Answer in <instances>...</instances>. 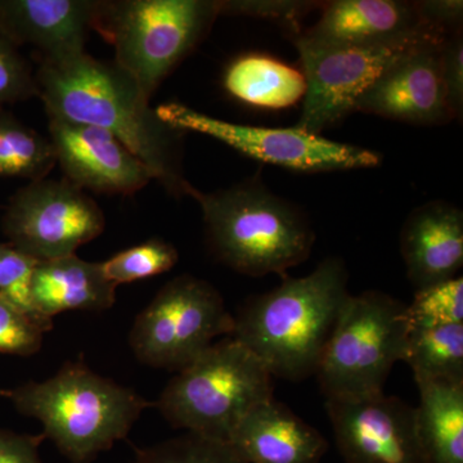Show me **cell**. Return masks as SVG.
Segmentation results:
<instances>
[{
  "instance_id": "obj_1",
  "label": "cell",
  "mask_w": 463,
  "mask_h": 463,
  "mask_svg": "<svg viewBox=\"0 0 463 463\" xmlns=\"http://www.w3.org/2000/svg\"><path fill=\"white\" fill-rule=\"evenodd\" d=\"M35 79L47 116L108 130L148 167L167 194L175 199L188 196L192 184L183 167L187 133L161 120L132 76L85 52L39 62Z\"/></svg>"
},
{
  "instance_id": "obj_2",
  "label": "cell",
  "mask_w": 463,
  "mask_h": 463,
  "mask_svg": "<svg viewBox=\"0 0 463 463\" xmlns=\"http://www.w3.org/2000/svg\"><path fill=\"white\" fill-rule=\"evenodd\" d=\"M343 259H325L301 279L283 276L272 291L251 297L234 317L232 337L258 356L272 377L315 376L350 292Z\"/></svg>"
},
{
  "instance_id": "obj_3",
  "label": "cell",
  "mask_w": 463,
  "mask_h": 463,
  "mask_svg": "<svg viewBox=\"0 0 463 463\" xmlns=\"http://www.w3.org/2000/svg\"><path fill=\"white\" fill-rule=\"evenodd\" d=\"M23 416L38 420L71 463H91L124 440L143 411L152 407L136 390L93 373L83 361L67 362L44 381H27L5 389Z\"/></svg>"
},
{
  "instance_id": "obj_4",
  "label": "cell",
  "mask_w": 463,
  "mask_h": 463,
  "mask_svg": "<svg viewBox=\"0 0 463 463\" xmlns=\"http://www.w3.org/2000/svg\"><path fill=\"white\" fill-rule=\"evenodd\" d=\"M188 196L203 212L210 251L245 276H286L315 246L307 215L270 192L259 176L214 192L192 185Z\"/></svg>"
},
{
  "instance_id": "obj_5",
  "label": "cell",
  "mask_w": 463,
  "mask_h": 463,
  "mask_svg": "<svg viewBox=\"0 0 463 463\" xmlns=\"http://www.w3.org/2000/svg\"><path fill=\"white\" fill-rule=\"evenodd\" d=\"M219 16L218 0H99L94 32L151 99Z\"/></svg>"
},
{
  "instance_id": "obj_6",
  "label": "cell",
  "mask_w": 463,
  "mask_h": 463,
  "mask_svg": "<svg viewBox=\"0 0 463 463\" xmlns=\"http://www.w3.org/2000/svg\"><path fill=\"white\" fill-rule=\"evenodd\" d=\"M270 398L272 374L228 336L176 373L154 405L173 428L228 441L241 420Z\"/></svg>"
},
{
  "instance_id": "obj_7",
  "label": "cell",
  "mask_w": 463,
  "mask_h": 463,
  "mask_svg": "<svg viewBox=\"0 0 463 463\" xmlns=\"http://www.w3.org/2000/svg\"><path fill=\"white\" fill-rule=\"evenodd\" d=\"M410 331L398 298L374 289L350 295L315 374L326 399L383 392L392 367L403 362Z\"/></svg>"
},
{
  "instance_id": "obj_8",
  "label": "cell",
  "mask_w": 463,
  "mask_h": 463,
  "mask_svg": "<svg viewBox=\"0 0 463 463\" xmlns=\"http://www.w3.org/2000/svg\"><path fill=\"white\" fill-rule=\"evenodd\" d=\"M234 317L205 279L182 274L163 286L134 319L129 345L141 364L179 373L214 344L232 336Z\"/></svg>"
},
{
  "instance_id": "obj_9",
  "label": "cell",
  "mask_w": 463,
  "mask_h": 463,
  "mask_svg": "<svg viewBox=\"0 0 463 463\" xmlns=\"http://www.w3.org/2000/svg\"><path fill=\"white\" fill-rule=\"evenodd\" d=\"M161 120L182 132L200 133L246 156L301 173L344 172L379 166L371 149L323 138L298 128H264L230 123L179 102L157 106Z\"/></svg>"
},
{
  "instance_id": "obj_10",
  "label": "cell",
  "mask_w": 463,
  "mask_h": 463,
  "mask_svg": "<svg viewBox=\"0 0 463 463\" xmlns=\"http://www.w3.org/2000/svg\"><path fill=\"white\" fill-rule=\"evenodd\" d=\"M390 44L332 45L294 36L307 91L297 128L321 136L323 130L354 112L356 102L386 70L425 39Z\"/></svg>"
},
{
  "instance_id": "obj_11",
  "label": "cell",
  "mask_w": 463,
  "mask_h": 463,
  "mask_svg": "<svg viewBox=\"0 0 463 463\" xmlns=\"http://www.w3.org/2000/svg\"><path fill=\"white\" fill-rule=\"evenodd\" d=\"M105 227L103 210L87 192L50 176L20 188L2 218L9 245L38 261L74 255Z\"/></svg>"
},
{
  "instance_id": "obj_12",
  "label": "cell",
  "mask_w": 463,
  "mask_h": 463,
  "mask_svg": "<svg viewBox=\"0 0 463 463\" xmlns=\"http://www.w3.org/2000/svg\"><path fill=\"white\" fill-rule=\"evenodd\" d=\"M326 411L346 463H425L416 407L401 398L326 399Z\"/></svg>"
},
{
  "instance_id": "obj_13",
  "label": "cell",
  "mask_w": 463,
  "mask_h": 463,
  "mask_svg": "<svg viewBox=\"0 0 463 463\" xmlns=\"http://www.w3.org/2000/svg\"><path fill=\"white\" fill-rule=\"evenodd\" d=\"M48 132L63 178L85 192L132 196L154 181L148 167L102 128L48 116Z\"/></svg>"
},
{
  "instance_id": "obj_14",
  "label": "cell",
  "mask_w": 463,
  "mask_h": 463,
  "mask_svg": "<svg viewBox=\"0 0 463 463\" xmlns=\"http://www.w3.org/2000/svg\"><path fill=\"white\" fill-rule=\"evenodd\" d=\"M446 38L425 39L404 54L358 99L354 111L413 125L449 123L453 115L440 71V50Z\"/></svg>"
},
{
  "instance_id": "obj_15",
  "label": "cell",
  "mask_w": 463,
  "mask_h": 463,
  "mask_svg": "<svg viewBox=\"0 0 463 463\" xmlns=\"http://www.w3.org/2000/svg\"><path fill=\"white\" fill-rule=\"evenodd\" d=\"M99 0H0V32L38 52L39 62L85 53Z\"/></svg>"
},
{
  "instance_id": "obj_16",
  "label": "cell",
  "mask_w": 463,
  "mask_h": 463,
  "mask_svg": "<svg viewBox=\"0 0 463 463\" xmlns=\"http://www.w3.org/2000/svg\"><path fill=\"white\" fill-rule=\"evenodd\" d=\"M435 33L444 35L422 23L414 2L335 0L325 5L316 25L303 35L321 44L376 45Z\"/></svg>"
},
{
  "instance_id": "obj_17",
  "label": "cell",
  "mask_w": 463,
  "mask_h": 463,
  "mask_svg": "<svg viewBox=\"0 0 463 463\" xmlns=\"http://www.w3.org/2000/svg\"><path fill=\"white\" fill-rule=\"evenodd\" d=\"M401 254L416 289L447 281L463 264V213L434 200L416 207L401 231Z\"/></svg>"
},
{
  "instance_id": "obj_18",
  "label": "cell",
  "mask_w": 463,
  "mask_h": 463,
  "mask_svg": "<svg viewBox=\"0 0 463 463\" xmlns=\"http://www.w3.org/2000/svg\"><path fill=\"white\" fill-rule=\"evenodd\" d=\"M228 441L248 463H319L328 450L321 432L274 397L255 405Z\"/></svg>"
},
{
  "instance_id": "obj_19",
  "label": "cell",
  "mask_w": 463,
  "mask_h": 463,
  "mask_svg": "<svg viewBox=\"0 0 463 463\" xmlns=\"http://www.w3.org/2000/svg\"><path fill=\"white\" fill-rule=\"evenodd\" d=\"M118 286L109 282L102 263L78 255L39 261L33 274L32 301L36 315L53 322L69 310L103 312L115 306Z\"/></svg>"
},
{
  "instance_id": "obj_20",
  "label": "cell",
  "mask_w": 463,
  "mask_h": 463,
  "mask_svg": "<svg viewBox=\"0 0 463 463\" xmlns=\"http://www.w3.org/2000/svg\"><path fill=\"white\" fill-rule=\"evenodd\" d=\"M225 91L259 109L291 108L304 99L306 78L300 70L265 54H243L232 61L223 76Z\"/></svg>"
},
{
  "instance_id": "obj_21",
  "label": "cell",
  "mask_w": 463,
  "mask_h": 463,
  "mask_svg": "<svg viewBox=\"0 0 463 463\" xmlns=\"http://www.w3.org/2000/svg\"><path fill=\"white\" fill-rule=\"evenodd\" d=\"M417 431L425 463H463V383H417Z\"/></svg>"
},
{
  "instance_id": "obj_22",
  "label": "cell",
  "mask_w": 463,
  "mask_h": 463,
  "mask_svg": "<svg viewBox=\"0 0 463 463\" xmlns=\"http://www.w3.org/2000/svg\"><path fill=\"white\" fill-rule=\"evenodd\" d=\"M403 362L413 371L416 383H463V323L411 327Z\"/></svg>"
},
{
  "instance_id": "obj_23",
  "label": "cell",
  "mask_w": 463,
  "mask_h": 463,
  "mask_svg": "<svg viewBox=\"0 0 463 463\" xmlns=\"http://www.w3.org/2000/svg\"><path fill=\"white\" fill-rule=\"evenodd\" d=\"M54 166L50 138L21 123L11 112L0 111V178L39 181L50 176Z\"/></svg>"
},
{
  "instance_id": "obj_24",
  "label": "cell",
  "mask_w": 463,
  "mask_h": 463,
  "mask_svg": "<svg viewBox=\"0 0 463 463\" xmlns=\"http://www.w3.org/2000/svg\"><path fill=\"white\" fill-rule=\"evenodd\" d=\"M134 463H248L230 441L184 432L147 448H136Z\"/></svg>"
},
{
  "instance_id": "obj_25",
  "label": "cell",
  "mask_w": 463,
  "mask_h": 463,
  "mask_svg": "<svg viewBox=\"0 0 463 463\" xmlns=\"http://www.w3.org/2000/svg\"><path fill=\"white\" fill-rule=\"evenodd\" d=\"M178 260L173 243L154 237L102 261V268L109 281L118 286L169 272Z\"/></svg>"
},
{
  "instance_id": "obj_26",
  "label": "cell",
  "mask_w": 463,
  "mask_h": 463,
  "mask_svg": "<svg viewBox=\"0 0 463 463\" xmlns=\"http://www.w3.org/2000/svg\"><path fill=\"white\" fill-rule=\"evenodd\" d=\"M411 327L463 323V279L453 277L447 281L416 289L412 303L407 306Z\"/></svg>"
},
{
  "instance_id": "obj_27",
  "label": "cell",
  "mask_w": 463,
  "mask_h": 463,
  "mask_svg": "<svg viewBox=\"0 0 463 463\" xmlns=\"http://www.w3.org/2000/svg\"><path fill=\"white\" fill-rule=\"evenodd\" d=\"M38 263L8 242H0V298L23 315L53 327V322L41 318L33 306V274Z\"/></svg>"
},
{
  "instance_id": "obj_28",
  "label": "cell",
  "mask_w": 463,
  "mask_h": 463,
  "mask_svg": "<svg viewBox=\"0 0 463 463\" xmlns=\"http://www.w3.org/2000/svg\"><path fill=\"white\" fill-rule=\"evenodd\" d=\"M32 99H38L35 72L20 48L0 32V111Z\"/></svg>"
},
{
  "instance_id": "obj_29",
  "label": "cell",
  "mask_w": 463,
  "mask_h": 463,
  "mask_svg": "<svg viewBox=\"0 0 463 463\" xmlns=\"http://www.w3.org/2000/svg\"><path fill=\"white\" fill-rule=\"evenodd\" d=\"M52 326L18 312L0 298V354L33 356L41 352Z\"/></svg>"
},
{
  "instance_id": "obj_30",
  "label": "cell",
  "mask_w": 463,
  "mask_h": 463,
  "mask_svg": "<svg viewBox=\"0 0 463 463\" xmlns=\"http://www.w3.org/2000/svg\"><path fill=\"white\" fill-rule=\"evenodd\" d=\"M316 2L297 0H218L221 16L263 18L288 26L295 35L300 33V20L317 8Z\"/></svg>"
},
{
  "instance_id": "obj_31",
  "label": "cell",
  "mask_w": 463,
  "mask_h": 463,
  "mask_svg": "<svg viewBox=\"0 0 463 463\" xmlns=\"http://www.w3.org/2000/svg\"><path fill=\"white\" fill-rule=\"evenodd\" d=\"M440 71L448 108L453 118L463 109V43L461 30L450 33L441 44Z\"/></svg>"
},
{
  "instance_id": "obj_32",
  "label": "cell",
  "mask_w": 463,
  "mask_h": 463,
  "mask_svg": "<svg viewBox=\"0 0 463 463\" xmlns=\"http://www.w3.org/2000/svg\"><path fill=\"white\" fill-rule=\"evenodd\" d=\"M422 23L432 30L450 35L459 32L463 18L461 0H423L414 2Z\"/></svg>"
},
{
  "instance_id": "obj_33",
  "label": "cell",
  "mask_w": 463,
  "mask_h": 463,
  "mask_svg": "<svg viewBox=\"0 0 463 463\" xmlns=\"http://www.w3.org/2000/svg\"><path fill=\"white\" fill-rule=\"evenodd\" d=\"M43 434L30 435L0 428V463H43L39 448Z\"/></svg>"
},
{
  "instance_id": "obj_34",
  "label": "cell",
  "mask_w": 463,
  "mask_h": 463,
  "mask_svg": "<svg viewBox=\"0 0 463 463\" xmlns=\"http://www.w3.org/2000/svg\"><path fill=\"white\" fill-rule=\"evenodd\" d=\"M3 394H5V390L0 389V397H2V398H3Z\"/></svg>"
}]
</instances>
